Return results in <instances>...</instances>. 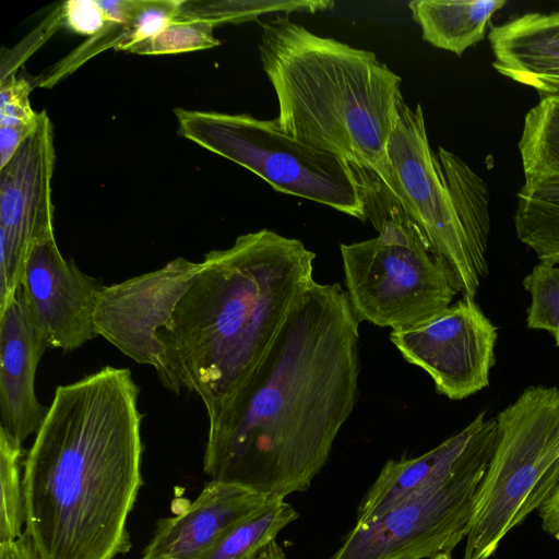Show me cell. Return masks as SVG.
<instances>
[{
  "label": "cell",
  "instance_id": "obj_9",
  "mask_svg": "<svg viewBox=\"0 0 559 559\" xmlns=\"http://www.w3.org/2000/svg\"><path fill=\"white\" fill-rule=\"evenodd\" d=\"M495 448L481 451L381 518L356 523L330 559H430L451 555L468 535Z\"/></svg>",
  "mask_w": 559,
  "mask_h": 559
},
{
  "label": "cell",
  "instance_id": "obj_18",
  "mask_svg": "<svg viewBox=\"0 0 559 559\" xmlns=\"http://www.w3.org/2000/svg\"><path fill=\"white\" fill-rule=\"evenodd\" d=\"M504 0H414L408 3L423 38L456 56L481 41Z\"/></svg>",
  "mask_w": 559,
  "mask_h": 559
},
{
  "label": "cell",
  "instance_id": "obj_17",
  "mask_svg": "<svg viewBox=\"0 0 559 559\" xmlns=\"http://www.w3.org/2000/svg\"><path fill=\"white\" fill-rule=\"evenodd\" d=\"M492 67L501 75L559 99V11L527 12L490 25Z\"/></svg>",
  "mask_w": 559,
  "mask_h": 559
},
{
  "label": "cell",
  "instance_id": "obj_19",
  "mask_svg": "<svg viewBox=\"0 0 559 559\" xmlns=\"http://www.w3.org/2000/svg\"><path fill=\"white\" fill-rule=\"evenodd\" d=\"M516 200L514 227L519 240L540 262L559 265V176L524 180Z\"/></svg>",
  "mask_w": 559,
  "mask_h": 559
},
{
  "label": "cell",
  "instance_id": "obj_8",
  "mask_svg": "<svg viewBox=\"0 0 559 559\" xmlns=\"http://www.w3.org/2000/svg\"><path fill=\"white\" fill-rule=\"evenodd\" d=\"M388 156L393 175L388 187L427 238L456 290L475 298L488 274L489 236L461 215L438 154L429 144L419 104L413 110L401 103Z\"/></svg>",
  "mask_w": 559,
  "mask_h": 559
},
{
  "label": "cell",
  "instance_id": "obj_22",
  "mask_svg": "<svg viewBox=\"0 0 559 559\" xmlns=\"http://www.w3.org/2000/svg\"><path fill=\"white\" fill-rule=\"evenodd\" d=\"M333 1L324 0H216L181 1L176 21H209L215 25L257 20L263 14L292 12L314 13L330 10Z\"/></svg>",
  "mask_w": 559,
  "mask_h": 559
},
{
  "label": "cell",
  "instance_id": "obj_2",
  "mask_svg": "<svg viewBox=\"0 0 559 559\" xmlns=\"http://www.w3.org/2000/svg\"><path fill=\"white\" fill-rule=\"evenodd\" d=\"M140 388L104 367L56 389L23 468L25 533L39 559H115L143 484Z\"/></svg>",
  "mask_w": 559,
  "mask_h": 559
},
{
  "label": "cell",
  "instance_id": "obj_16",
  "mask_svg": "<svg viewBox=\"0 0 559 559\" xmlns=\"http://www.w3.org/2000/svg\"><path fill=\"white\" fill-rule=\"evenodd\" d=\"M46 349L16 293L0 308V425L21 444L37 433L48 412L35 393L36 369Z\"/></svg>",
  "mask_w": 559,
  "mask_h": 559
},
{
  "label": "cell",
  "instance_id": "obj_29",
  "mask_svg": "<svg viewBox=\"0 0 559 559\" xmlns=\"http://www.w3.org/2000/svg\"><path fill=\"white\" fill-rule=\"evenodd\" d=\"M0 559H39L28 535L0 544Z\"/></svg>",
  "mask_w": 559,
  "mask_h": 559
},
{
  "label": "cell",
  "instance_id": "obj_23",
  "mask_svg": "<svg viewBox=\"0 0 559 559\" xmlns=\"http://www.w3.org/2000/svg\"><path fill=\"white\" fill-rule=\"evenodd\" d=\"M21 444L0 425V544L22 536L25 524Z\"/></svg>",
  "mask_w": 559,
  "mask_h": 559
},
{
  "label": "cell",
  "instance_id": "obj_12",
  "mask_svg": "<svg viewBox=\"0 0 559 559\" xmlns=\"http://www.w3.org/2000/svg\"><path fill=\"white\" fill-rule=\"evenodd\" d=\"M53 132L45 110L34 132L0 168V308L19 290L35 237L53 227Z\"/></svg>",
  "mask_w": 559,
  "mask_h": 559
},
{
  "label": "cell",
  "instance_id": "obj_4",
  "mask_svg": "<svg viewBox=\"0 0 559 559\" xmlns=\"http://www.w3.org/2000/svg\"><path fill=\"white\" fill-rule=\"evenodd\" d=\"M260 24V59L277 97L280 129L390 187L401 78L372 51L313 34L287 14Z\"/></svg>",
  "mask_w": 559,
  "mask_h": 559
},
{
  "label": "cell",
  "instance_id": "obj_6",
  "mask_svg": "<svg viewBox=\"0 0 559 559\" xmlns=\"http://www.w3.org/2000/svg\"><path fill=\"white\" fill-rule=\"evenodd\" d=\"M497 443L478 491L464 559H489L559 483V389L535 385L496 416Z\"/></svg>",
  "mask_w": 559,
  "mask_h": 559
},
{
  "label": "cell",
  "instance_id": "obj_13",
  "mask_svg": "<svg viewBox=\"0 0 559 559\" xmlns=\"http://www.w3.org/2000/svg\"><path fill=\"white\" fill-rule=\"evenodd\" d=\"M201 267L202 262L177 258L158 270L103 285L94 313L97 336L158 374L163 352L157 331L168 322Z\"/></svg>",
  "mask_w": 559,
  "mask_h": 559
},
{
  "label": "cell",
  "instance_id": "obj_5",
  "mask_svg": "<svg viewBox=\"0 0 559 559\" xmlns=\"http://www.w3.org/2000/svg\"><path fill=\"white\" fill-rule=\"evenodd\" d=\"M350 167L378 236L340 246L349 302L360 321L392 330L417 325L459 292L396 194L376 173Z\"/></svg>",
  "mask_w": 559,
  "mask_h": 559
},
{
  "label": "cell",
  "instance_id": "obj_7",
  "mask_svg": "<svg viewBox=\"0 0 559 559\" xmlns=\"http://www.w3.org/2000/svg\"><path fill=\"white\" fill-rule=\"evenodd\" d=\"M179 133L264 179L274 190L328 205L366 222L350 165L248 114L175 109Z\"/></svg>",
  "mask_w": 559,
  "mask_h": 559
},
{
  "label": "cell",
  "instance_id": "obj_26",
  "mask_svg": "<svg viewBox=\"0 0 559 559\" xmlns=\"http://www.w3.org/2000/svg\"><path fill=\"white\" fill-rule=\"evenodd\" d=\"M523 286L531 296L526 325L559 333V265L539 261L524 277Z\"/></svg>",
  "mask_w": 559,
  "mask_h": 559
},
{
  "label": "cell",
  "instance_id": "obj_27",
  "mask_svg": "<svg viewBox=\"0 0 559 559\" xmlns=\"http://www.w3.org/2000/svg\"><path fill=\"white\" fill-rule=\"evenodd\" d=\"M60 12L66 25L81 35L96 34L107 21L99 2L94 0L67 1Z\"/></svg>",
  "mask_w": 559,
  "mask_h": 559
},
{
  "label": "cell",
  "instance_id": "obj_10",
  "mask_svg": "<svg viewBox=\"0 0 559 559\" xmlns=\"http://www.w3.org/2000/svg\"><path fill=\"white\" fill-rule=\"evenodd\" d=\"M497 338V328L466 296L417 325L390 333L403 358L426 371L438 393L454 401L489 384Z\"/></svg>",
  "mask_w": 559,
  "mask_h": 559
},
{
  "label": "cell",
  "instance_id": "obj_28",
  "mask_svg": "<svg viewBox=\"0 0 559 559\" xmlns=\"http://www.w3.org/2000/svg\"><path fill=\"white\" fill-rule=\"evenodd\" d=\"M538 511L543 530L559 540V483Z\"/></svg>",
  "mask_w": 559,
  "mask_h": 559
},
{
  "label": "cell",
  "instance_id": "obj_25",
  "mask_svg": "<svg viewBox=\"0 0 559 559\" xmlns=\"http://www.w3.org/2000/svg\"><path fill=\"white\" fill-rule=\"evenodd\" d=\"M215 26L209 21L174 20L159 33L131 45L124 51L136 55H171L212 48L219 45L213 34Z\"/></svg>",
  "mask_w": 559,
  "mask_h": 559
},
{
  "label": "cell",
  "instance_id": "obj_20",
  "mask_svg": "<svg viewBox=\"0 0 559 559\" xmlns=\"http://www.w3.org/2000/svg\"><path fill=\"white\" fill-rule=\"evenodd\" d=\"M518 147L524 180L559 176V99L540 98L527 111Z\"/></svg>",
  "mask_w": 559,
  "mask_h": 559
},
{
  "label": "cell",
  "instance_id": "obj_1",
  "mask_svg": "<svg viewBox=\"0 0 559 559\" xmlns=\"http://www.w3.org/2000/svg\"><path fill=\"white\" fill-rule=\"evenodd\" d=\"M359 322L338 283H311L252 373L209 420L210 479L282 498L310 487L356 403Z\"/></svg>",
  "mask_w": 559,
  "mask_h": 559
},
{
  "label": "cell",
  "instance_id": "obj_31",
  "mask_svg": "<svg viewBox=\"0 0 559 559\" xmlns=\"http://www.w3.org/2000/svg\"><path fill=\"white\" fill-rule=\"evenodd\" d=\"M557 346H559V333L554 335Z\"/></svg>",
  "mask_w": 559,
  "mask_h": 559
},
{
  "label": "cell",
  "instance_id": "obj_24",
  "mask_svg": "<svg viewBox=\"0 0 559 559\" xmlns=\"http://www.w3.org/2000/svg\"><path fill=\"white\" fill-rule=\"evenodd\" d=\"M32 85L26 79L11 73L0 83V168L15 155L24 141L37 127L39 114L35 112L28 95Z\"/></svg>",
  "mask_w": 559,
  "mask_h": 559
},
{
  "label": "cell",
  "instance_id": "obj_14",
  "mask_svg": "<svg viewBox=\"0 0 559 559\" xmlns=\"http://www.w3.org/2000/svg\"><path fill=\"white\" fill-rule=\"evenodd\" d=\"M278 498L210 479L190 504L158 521L141 559H201L231 530Z\"/></svg>",
  "mask_w": 559,
  "mask_h": 559
},
{
  "label": "cell",
  "instance_id": "obj_3",
  "mask_svg": "<svg viewBox=\"0 0 559 559\" xmlns=\"http://www.w3.org/2000/svg\"><path fill=\"white\" fill-rule=\"evenodd\" d=\"M316 253L261 229L204 255L197 277L157 331L168 390L203 402L209 420L261 361L295 302L314 281Z\"/></svg>",
  "mask_w": 559,
  "mask_h": 559
},
{
  "label": "cell",
  "instance_id": "obj_15",
  "mask_svg": "<svg viewBox=\"0 0 559 559\" xmlns=\"http://www.w3.org/2000/svg\"><path fill=\"white\" fill-rule=\"evenodd\" d=\"M480 412L465 428L428 452L389 460L361 499L356 523L372 522L440 481L497 442V420Z\"/></svg>",
  "mask_w": 559,
  "mask_h": 559
},
{
  "label": "cell",
  "instance_id": "obj_11",
  "mask_svg": "<svg viewBox=\"0 0 559 559\" xmlns=\"http://www.w3.org/2000/svg\"><path fill=\"white\" fill-rule=\"evenodd\" d=\"M102 286L62 257L49 227L28 249L17 295L28 323L47 348L67 353L97 336L94 313Z\"/></svg>",
  "mask_w": 559,
  "mask_h": 559
},
{
  "label": "cell",
  "instance_id": "obj_21",
  "mask_svg": "<svg viewBox=\"0 0 559 559\" xmlns=\"http://www.w3.org/2000/svg\"><path fill=\"white\" fill-rule=\"evenodd\" d=\"M298 516L285 498H278L231 530L201 559H261L280 532Z\"/></svg>",
  "mask_w": 559,
  "mask_h": 559
},
{
  "label": "cell",
  "instance_id": "obj_30",
  "mask_svg": "<svg viewBox=\"0 0 559 559\" xmlns=\"http://www.w3.org/2000/svg\"><path fill=\"white\" fill-rule=\"evenodd\" d=\"M430 559H452V557L450 554H441V555L435 556Z\"/></svg>",
  "mask_w": 559,
  "mask_h": 559
}]
</instances>
